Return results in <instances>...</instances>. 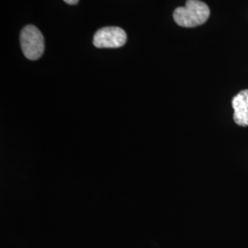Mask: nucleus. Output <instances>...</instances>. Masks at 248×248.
Masks as SVG:
<instances>
[{"instance_id": "f257e3e1", "label": "nucleus", "mask_w": 248, "mask_h": 248, "mask_svg": "<svg viewBox=\"0 0 248 248\" xmlns=\"http://www.w3.org/2000/svg\"><path fill=\"white\" fill-rule=\"evenodd\" d=\"M211 11L207 4L200 0H186L185 7H179L174 11L173 17L177 25L193 28L204 24L210 18Z\"/></svg>"}, {"instance_id": "f03ea898", "label": "nucleus", "mask_w": 248, "mask_h": 248, "mask_svg": "<svg viewBox=\"0 0 248 248\" xmlns=\"http://www.w3.org/2000/svg\"><path fill=\"white\" fill-rule=\"evenodd\" d=\"M22 53L30 60H38L45 52V38L33 25L24 27L20 32Z\"/></svg>"}, {"instance_id": "7ed1b4c3", "label": "nucleus", "mask_w": 248, "mask_h": 248, "mask_svg": "<svg viewBox=\"0 0 248 248\" xmlns=\"http://www.w3.org/2000/svg\"><path fill=\"white\" fill-rule=\"evenodd\" d=\"M127 34L122 28L104 27L99 29L93 38L97 48H120L126 44Z\"/></svg>"}, {"instance_id": "20e7f679", "label": "nucleus", "mask_w": 248, "mask_h": 248, "mask_svg": "<svg viewBox=\"0 0 248 248\" xmlns=\"http://www.w3.org/2000/svg\"><path fill=\"white\" fill-rule=\"evenodd\" d=\"M232 106L234 110V123L240 126H248V89L240 91L232 98Z\"/></svg>"}, {"instance_id": "39448f33", "label": "nucleus", "mask_w": 248, "mask_h": 248, "mask_svg": "<svg viewBox=\"0 0 248 248\" xmlns=\"http://www.w3.org/2000/svg\"><path fill=\"white\" fill-rule=\"evenodd\" d=\"M63 1L67 4H69V5H76V4L78 3L79 0H63Z\"/></svg>"}]
</instances>
